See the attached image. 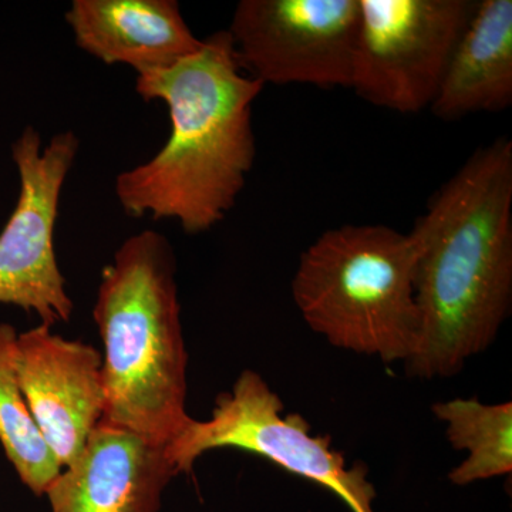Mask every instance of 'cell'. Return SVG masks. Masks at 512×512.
<instances>
[{"instance_id": "11", "label": "cell", "mask_w": 512, "mask_h": 512, "mask_svg": "<svg viewBox=\"0 0 512 512\" xmlns=\"http://www.w3.org/2000/svg\"><path fill=\"white\" fill-rule=\"evenodd\" d=\"M66 20L80 49L137 76L171 69L202 47L175 0H73Z\"/></svg>"}, {"instance_id": "10", "label": "cell", "mask_w": 512, "mask_h": 512, "mask_svg": "<svg viewBox=\"0 0 512 512\" xmlns=\"http://www.w3.org/2000/svg\"><path fill=\"white\" fill-rule=\"evenodd\" d=\"M177 476L164 446L100 421L45 497L50 512H160Z\"/></svg>"}, {"instance_id": "8", "label": "cell", "mask_w": 512, "mask_h": 512, "mask_svg": "<svg viewBox=\"0 0 512 512\" xmlns=\"http://www.w3.org/2000/svg\"><path fill=\"white\" fill-rule=\"evenodd\" d=\"M359 25V0H242L227 32L264 86L350 89Z\"/></svg>"}, {"instance_id": "4", "label": "cell", "mask_w": 512, "mask_h": 512, "mask_svg": "<svg viewBox=\"0 0 512 512\" xmlns=\"http://www.w3.org/2000/svg\"><path fill=\"white\" fill-rule=\"evenodd\" d=\"M412 232L382 224L328 229L299 258L293 302L333 348L407 362L420 332Z\"/></svg>"}, {"instance_id": "9", "label": "cell", "mask_w": 512, "mask_h": 512, "mask_svg": "<svg viewBox=\"0 0 512 512\" xmlns=\"http://www.w3.org/2000/svg\"><path fill=\"white\" fill-rule=\"evenodd\" d=\"M16 369L43 440L57 464L69 466L103 419L101 352L40 323L19 333Z\"/></svg>"}, {"instance_id": "14", "label": "cell", "mask_w": 512, "mask_h": 512, "mask_svg": "<svg viewBox=\"0 0 512 512\" xmlns=\"http://www.w3.org/2000/svg\"><path fill=\"white\" fill-rule=\"evenodd\" d=\"M18 335L15 326L0 323V444L22 484L36 497H45L62 467L37 429L20 386Z\"/></svg>"}, {"instance_id": "1", "label": "cell", "mask_w": 512, "mask_h": 512, "mask_svg": "<svg viewBox=\"0 0 512 512\" xmlns=\"http://www.w3.org/2000/svg\"><path fill=\"white\" fill-rule=\"evenodd\" d=\"M420 332L407 375H458L497 339L512 303V141L478 148L412 229Z\"/></svg>"}, {"instance_id": "5", "label": "cell", "mask_w": 512, "mask_h": 512, "mask_svg": "<svg viewBox=\"0 0 512 512\" xmlns=\"http://www.w3.org/2000/svg\"><path fill=\"white\" fill-rule=\"evenodd\" d=\"M330 437L312 436L301 414H284V402L255 370L245 369L215 399L210 419L191 420L165 446L177 474H190L198 458L218 448L264 457L293 476L339 497L352 512H376L375 485L362 461L348 466Z\"/></svg>"}, {"instance_id": "3", "label": "cell", "mask_w": 512, "mask_h": 512, "mask_svg": "<svg viewBox=\"0 0 512 512\" xmlns=\"http://www.w3.org/2000/svg\"><path fill=\"white\" fill-rule=\"evenodd\" d=\"M103 353V423L167 446L191 420L177 264L153 229L127 238L101 271L93 306Z\"/></svg>"}, {"instance_id": "6", "label": "cell", "mask_w": 512, "mask_h": 512, "mask_svg": "<svg viewBox=\"0 0 512 512\" xmlns=\"http://www.w3.org/2000/svg\"><path fill=\"white\" fill-rule=\"evenodd\" d=\"M352 84L400 114L430 109L478 0H359Z\"/></svg>"}, {"instance_id": "13", "label": "cell", "mask_w": 512, "mask_h": 512, "mask_svg": "<svg viewBox=\"0 0 512 512\" xmlns=\"http://www.w3.org/2000/svg\"><path fill=\"white\" fill-rule=\"evenodd\" d=\"M434 416L446 426L450 446L467 451L448 473L458 487L504 477L512 471V403L485 404L476 397L434 403Z\"/></svg>"}, {"instance_id": "7", "label": "cell", "mask_w": 512, "mask_h": 512, "mask_svg": "<svg viewBox=\"0 0 512 512\" xmlns=\"http://www.w3.org/2000/svg\"><path fill=\"white\" fill-rule=\"evenodd\" d=\"M79 147L73 131L55 134L43 147L33 127H26L12 146L20 191L0 232V305L35 313L50 328L69 322L74 312L57 262L55 228L63 185Z\"/></svg>"}, {"instance_id": "2", "label": "cell", "mask_w": 512, "mask_h": 512, "mask_svg": "<svg viewBox=\"0 0 512 512\" xmlns=\"http://www.w3.org/2000/svg\"><path fill=\"white\" fill-rule=\"evenodd\" d=\"M262 89L227 30L202 39L200 52L177 66L137 76L141 99L167 104L171 134L150 161L117 175L124 212L177 220L190 235L224 221L254 167L252 106Z\"/></svg>"}, {"instance_id": "12", "label": "cell", "mask_w": 512, "mask_h": 512, "mask_svg": "<svg viewBox=\"0 0 512 512\" xmlns=\"http://www.w3.org/2000/svg\"><path fill=\"white\" fill-rule=\"evenodd\" d=\"M512 104V2L478 0L431 104L437 119L498 113Z\"/></svg>"}]
</instances>
